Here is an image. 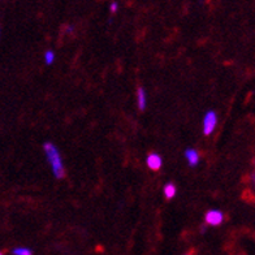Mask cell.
<instances>
[{"label":"cell","mask_w":255,"mask_h":255,"mask_svg":"<svg viewBox=\"0 0 255 255\" xmlns=\"http://www.w3.org/2000/svg\"><path fill=\"white\" fill-rule=\"evenodd\" d=\"M43 150L44 154H46V158H47L48 163H50L55 178L61 180V178L65 177V168H64L60 152H59L56 146L54 143H51V142H46L43 144Z\"/></svg>","instance_id":"obj_1"},{"label":"cell","mask_w":255,"mask_h":255,"mask_svg":"<svg viewBox=\"0 0 255 255\" xmlns=\"http://www.w3.org/2000/svg\"><path fill=\"white\" fill-rule=\"evenodd\" d=\"M218 125V115L214 111H208L203 118V134L210 135L214 133Z\"/></svg>","instance_id":"obj_2"},{"label":"cell","mask_w":255,"mask_h":255,"mask_svg":"<svg viewBox=\"0 0 255 255\" xmlns=\"http://www.w3.org/2000/svg\"><path fill=\"white\" fill-rule=\"evenodd\" d=\"M205 222L207 225L218 227V225L223 224V222H224V214L222 211H219V210H210L206 214Z\"/></svg>","instance_id":"obj_3"},{"label":"cell","mask_w":255,"mask_h":255,"mask_svg":"<svg viewBox=\"0 0 255 255\" xmlns=\"http://www.w3.org/2000/svg\"><path fill=\"white\" fill-rule=\"evenodd\" d=\"M146 164H147V167L150 168L151 171H159L161 168V165H163V160H161L160 155L152 152V154L148 155L147 159H146Z\"/></svg>","instance_id":"obj_4"},{"label":"cell","mask_w":255,"mask_h":255,"mask_svg":"<svg viewBox=\"0 0 255 255\" xmlns=\"http://www.w3.org/2000/svg\"><path fill=\"white\" fill-rule=\"evenodd\" d=\"M185 158H186V160H188L190 167H195V165L199 163V154L197 150H194V148H188V150L185 151Z\"/></svg>","instance_id":"obj_5"},{"label":"cell","mask_w":255,"mask_h":255,"mask_svg":"<svg viewBox=\"0 0 255 255\" xmlns=\"http://www.w3.org/2000/svg\"><path fill=\"white\" fill-rule=\"evenodd\" d=\"M137 106L141 111H143L147 106V97H146V91L143 88L137 89Z\"/></svg>","instance_id":"obj_6"},{"label":"cell","mask_w":255,"mask_h":255,"mask_svg":"<svg viewBox=\"0 0 255 255\" xmlns=\"http://www.w3.org/2000/svg\"><path fill=\"white\" fill-rule=\"evenodd\" d=\"M164 197L167 199H172L173 197L176 195V193H177V189H176V186L172 182H169V184H167L164 186Z\"/></svg>","instance_id":"obj_7"},{"label":"cell","mask_w":255,"mask_h":255,"mask_svg":"<svg viewBox=\"0 0 255 255\" xmlns=\"http://www.w3.org/2000/svg\"><path fill=\"white\" fill-rule=\"evenodd\" d=\"M13 255H33V252H31L30 249L27 248H16L12 252Z\"/></svg>","instance_id":"obj_8"},{"label":"cell","mask_w":255,"mask_h":255,"mask_svg":"<svg viewBox=\"0 0 255 255\" xmlns=\"http://www.w3.org/2000/svg\"><path fill=\"white\" fill-rule=\"evenodd\" d=\"M54 61H55V52H52V51H46V52H44V63L47 64V65H51Z\"/></svg>","instance_id":"obj_9"},{"label":"cell","mask_w":255,"mask_h":255,"mask_svg":"<svg viewBox=\"0 0 255 255\" xmlns=\"http://www.w3.org/2000/svg\"><path fill=\"white\" fill-rule=\"evenodd\" d=\"M110 9H111L112 13H116L119 9V4L116 3V1H114V3H111V7H110Z\"/></svg>","instance_id":"obj_10"},{"label":"cell","mask_w":255,"mask_h":255,"mask_svg":"<svg viewBox=\"0 0 255 255\" xmlns=\"http://www.w3.org/2000/svg\"><path fill=\"white\" fill-rule=\"evenodd\" d=\"M252 182H253V184L255 185V173H254V175L252 176Z\"/></svg>","instance_id":"obj_11"},{"label":"cell","mask_w":255,"mask_h":255,"mask_svg":"<svg viewBox=\"0 0 255 255\" xmlns=\"http://www.w3.org/2000/svg\"><path fill=\"white\" fill-rule=\"evenodd\" d=\"M0 255H3V253H1V252H0Z\"/></svg>","instance_id":"obj_12"},{"label":"cell","mask_w":255,"mask_h":255,"mask_svg":"<svg viewBox=\"0 0 255 255\" xmlns=\"http://www.w3.org/2000/svg\"><path fill=\"white\" fill-rule=\"evenodd\" d=\"M186 255H191V254H186Z\"/></svg>","instance_id":"obj_13"}]
</instances>
